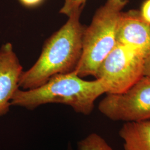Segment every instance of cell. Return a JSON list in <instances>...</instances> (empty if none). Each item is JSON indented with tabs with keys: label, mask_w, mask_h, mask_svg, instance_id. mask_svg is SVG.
I'll return each mask as SVG.
<instances>
[{
	"label": "cell",
	"mask_w": 150,
	"mask_h": 150,
	"mask_svg": "<svg viewBox=\"0 0 150 150\" xmlns=\"http://www.w3.org/2000/svg\"><path fill=\"white\" fill-rule=\"evenodd\" d=\"M82 11L70 15L64 25L46 40L36 62L22 72L19 87L35 88L55 75L75 72L82 56L86 27L81 23Z\"/></svg>",
	"instance_id": "obj_1"
},
{
	"label": "cell",
	"mask_w": 150,
	"mask_h": 150,
	"mask_svg": "<svg viewBox=\"0 0 150 150\" xmlns=\"http://www.w3.org/2000/svg\"><path fill=\"white\" fill-rule=\"evenodd\" d=\"M108 92V87L103 80H85L73 72L55 75L35 88H18L11 104L33 110L45 104L61 103L69 106L77 113L89 115L93 110L95 101Z\"/></svg>",
	"instance_id": "obj_2"
},
{
	"label": "cell",
	"mask_w": 150,
	"mask_h": 150,
	"mask_svg": "<svg viewBox=\"0 0 150 150\" xmlns=\"http://www.w3.org/2000/svg\"><path fill=\"white\" fill-rule=\"evenodd\" d=\"M129 0H106L86 26L82 54L75 72L80 77H95L102 61L117 44L120 18Z\"/></svg>",
	"instance_id": "obj_3"
},
{
	"label": "cell",
	"mask_w": 150,
	"mask_h": 150,
	"mask_svg": "<svg viewBox=\"0 0 150 150\" xmlns=\"http://www.w3.org/2000/svg\"><path fill=\"white\" fill-rule=\"evenodd\" d=\"M144 61L143 55L117 43L102 61L95 77L106 83L107 93H122L144 76Z\"/></svg>",
	"instance_id": "obj_4"
},
{
	"label": "cell",
	"mask_w": 150,
	"mask_h": 150,
	"mask_svg": "<svg viewBox=\"0 0 150 150\" xmlns=\"http://www.w3.org/2000/svg\"><path fill=\"white\" fill-rule=\"evenodd\" d=\"M98 107L100 112L113 121L150 120V78L143 76L122 93H107Z\"/></svg>",
	"instance_id": "obj_5"
},
{
	"label": "cell",
	"mask_w": 150,
	"mask_h": 150,
	"mask_svg": "<svg viewBox=\"0 0 150 150\" xmlns=\"http://www.w3.org/2000/svg\"><path fill=\"white\" fill-rule=\"evenodd\" d=\"M117 43L145 56L150 51V25L139 11L122 12L118 23Z\"/></svg>",
	"instance_id": "obj_6"
},
{
	"label": "cell",
	"mask_w": 150,
	"mask_h": 150,
	"mask_svg": "<svg viewBox=\"0 0 150 150\" xmlns=\"http://www.w3.org/2000/svg\"><path fill=\"white\" fill-rule=\"evenodd\" d=\"M23 71L12 45L4 44L0 48V117L9 111Z\"/></svg>",
	"instance_id": "obj_7"
},
{
	"label": "cell",
	"mask_w": 150,
	"mask_h": 150,
	"mask_svg": "<svg viewBox=\"0 0 150 150\" xmlns=\"http://www.w3.org/2000/svg\"><path fill=\"white\" fill-rule=\"evenodd\" d=\"M125 150H150V120L127 122L119 131Z\"/></svg>",
	"instance_id": "obj_8"
},
{
	"label": "cell",
	"mask_w": 150,
	"mask_h": 150,
	"mask_svg": "<svg viewBox=\"0 0 150 150\" xmlns=\"http://www.w3.org/2000/svg\"><path fill=\"white\" fill-rule=\"evenodd\" d=\"M77 150H113L102 137L92 133L79 142Z\"/></svg>",
	"instance_id": "obj_9"
},
{
	"label": "cell",
	"mask_w": 150,
	"mask_h": 150,
	"mask_svg": "<svg viewBox=\"0 0 150 150\" xmlns=\"http://www.w3.org/2000/svg\"><path fill=\"white\" fill-rule=\"evenodd\" d=\"M87 0H64V4L59 13L67 16H70L74 12L82 10Z\"/></svg>",
	"instance_id": "obj_10"
},
{
	"label": "cell",
	"mask_w": 150,
	"mask_h": 150,
	"mask_svg": "<svg viewBox=\"0 0 150 150\" xmlns=\"http://www.w3.org/2000/svg\"><path fill=\"white\" fill-rule=\"evenodd\" d=\"M139 13L143 20L150 25V0H145L143 2Z\"/></svg>",
	"instance_id": "obj_11"
},
{
	"label": "cell",
	"mask_w": 150,
	"mask_h": 150,
	"mask_svg": "<svg viewBox=\"0 0 150 150\" xmlns=\"http://www.w3.org/2000/svg\"><path fill=\"white\" fill-rule=\"evenodd\" d=\"M22 5L27 8H34L41 5L45 0H18Z\"/></svg>",
	"instance_id": "obj_12"
},
{
	"label": "cell",
	"mask_w": 150,
	"mask_h": 150,
	"mask_svg": "<svg viewBox=\"0 0 150 150\" xmlns=\"http://www.w3.org/2000/svg\"><path fill=\"white\" fill-rule=\"evenodd\" d=\"M144 76L150 78V51L144 57Z\"/></svg>",
	"instance_id": "obj_13"
}]
</instances>
